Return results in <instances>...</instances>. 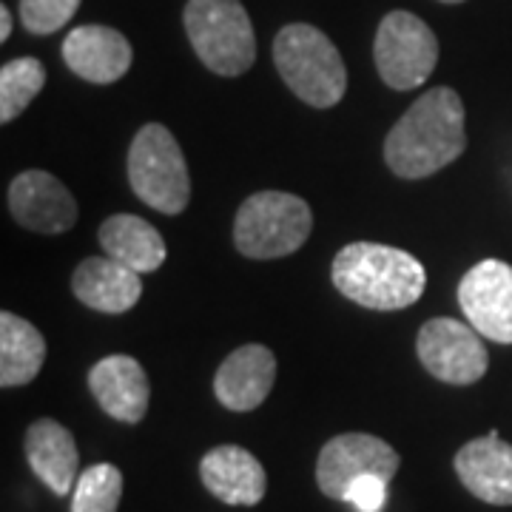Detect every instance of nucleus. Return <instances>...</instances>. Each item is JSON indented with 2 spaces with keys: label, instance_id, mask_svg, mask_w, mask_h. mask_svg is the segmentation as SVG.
<instances>
[{
  "label": "nucleus",
  "instance_id": "obj_1",
  "mask_svg": "<svg viewBox=\"0 0 512 512\" xmlns=\"http://www.w3.org/2000/svg\"><path fill=\"white\" fill-rule=\"evenodd\" d=\"M467 148L464 103L453 89L424 92L384 140V163L402 180H421L456 163Z\"/></svg>",
  "mask_w": 512,
  "mask_h": 512
},
{
  "label": "nucleus",
  "instance_id": "obj_2",
  "mask_svg": "<svg viewBox=\"0 0 512 512\" xmlns=\"http://www.w3.org/2000/svg\"><path fill=\"white\" fill-rule=\"evenodd\" d=\"M333 285L350 302L370 311H402L419 302L427 271L402 248L382 242H350L333 259Z\"/></svg>",
  "mask_w": 512,
  "mask_h": 512
},
{
  "label": "nucleus",
  "instance_id": "obj_3",
  "mask_svg": "<svg viewBox=\"0 0 512 512\" xmlns=\"http://www.w3.org/2000/svg\"><path fill=\"white\" fill-rule=\"evenodd\" d=\"M274 63L285 86L313 109H333L348 92L345 60L316 26H285L274 40Z\"/></svg>",
  "mask_w": 512,
  "mask_h": 512
},
{
  "label": "nucleus",
  "instance_id": "obj_4",
  "mask_svg": "<svg viewBox=\"0 0 512 512\" xmlns=\"http://www.w3.org/2000/svg\"><path fill=\"white\" fill-rule=\"evenodd\" d=\"M311 205L288 191H259L239 205L234 245L248 259H279L311 237Z\"/></svg>",
  "mask_w": 512,
  "mask_h": 512
},
{
  "label": "nucleus",
  "instance_id": "obj_5",
  "mask_svg": "<svg viewBox=\"0 0 512 512\" xmlns=\"http://www.w3.org/2000/svg\"><path fill=\"white\" fill-rule=\"evenodd\" d=\"M185 35L214 74L239 77L254 66V26L239 0H188Z\"/></svg>",
  "mask_w": 512,
  "mask_h": 512
},
{
  "label": "nucleus",
  "instance_id": "obj_6",
  "mask_svg": "<svg viewBox=\"0 0 512 512\" xmlns=\"http://www.w3.org/2000/svg\"><path fill=\"white\" fill-rule=\"evenodd\" d=\"M128 183L140 200L160 214H180L191 200V177L177 137L160 123L137 131L128 148Z\"/></svg>",
  "mask_w": 512,
  "mask_h": 512
},
{
  "label": "nucleus",
  "instance_id": "obj_7",
  "mask_svg": "<svg viewBox=\"0 0 512 512\" xmlns=\"http://www.w3.org/2000/svg\"><path fill=\"white\" fill-rule=\"evenodd\" d=\"M373 57L382 80L396 92L419 89L439 63V40L433 29L410 12H387L379 23Z\"/></svg>",
  "mask_w": 512,
  "mask_h": 512
},
{
  "label": "nucleus",
  "instance_id": "obj_8",
  "mask_svg": "<svg viewBox=\"0 0 512 512\" xmlns=\"http://www.w3.org/2000/svg\"><path fill=\"white\" fill-rule=\"evenodd\" d=\"M399 464H402L399 453L379 436L345 433L322 447L316 458V484L328 498L345 501L353 481H359L362 476H379L390 481L399 473Z\"/></svg>",
  "mask_w": 512,
  "mask_h": 512
},
{
  "label": "nucleus",
  "instance_id": "obj_9",
  "mask_svg": "<svg viewBox=\"0 0 512 512\" xmlns=\"http://www.w3.org/2000/svg\"><path fill=\"white\" fill-rule=\"evenodd\" d=\"M416 350L427 373L444 384H476L490 367L481 333L447 316L421 325Z\"/></svg>",
  "mask_w": 512,
  "mask_h": 512
},
{
  "label": "nucleus",
  "instance_id": "obj_10",
  "mask_svg": "<svg viewBox=\"0 0 512 512\" xmlns=\"http://www.w3.org/2000/svg\"><path fill=\"white\" fill-rule=\"evenodd\" d=\"M458 305L467 322L498 345H512V265L484 259L458 285Z\"/></svg>",
  "mask_w": 512,
  "mask_h": 512
},
{
  "label": "nucleus",
  "instance_id": "obj_11",
  "mask_svg": "<svg viewBox=\"0 0 512 512\" xmlns=\"http://www.w3.org/2000/svg\"><path fill=\"white\" fill-rule=\"evenodd\" d=\"M9 211L18 225L35 234H63L77 222L72 191L49 171H23L9 185Z\"/></svg>",
  "mask_w": 512,
  "mask_h": 512
},
{
  "label": "nucleus",
  "instance_id": "obj_12",
  "mask_svg": "<svg viewBox=\"0 0 512 512\" xmlns=\"http://www.w3.org/2000/svg\"><path fill=\"white\" fill-rule=\"evenodd\" d=\"M63 60L80 80L109 86L131 69V43L111 26H77L63 40Z\"/></svg>",
  "mask_w": 512,
  "mask_h": 512
},
{
  "label": "nucleus",
  "instance_id": "obj_13",
  "mask_svg": "<svg viewBox=\"0 0 512 512\" xmlns=\"http://www.w3.org/2000/svg\"><path fill=\"white\" fill-rule=\"evenodd\" d=\"M458 481L493 507H512V444L490 430L481 439L467 441L456 453Z\"/></svg>",
  "mask_w": 512,
  "mask_h": 512
},
{
  "label": "nucleus",
  "instance_id": "obj_14",
  "mask_svg": "<svg viewBox=\"0 0 512 512\" xmlns=\"http://www.w3.org/2000/svg\"><path fill=\"white\" fill-rule=\"evenodd\" d=\"M89 390L103 407V413H109L114 421L137 424L148 413L151 384L143 365L134 356L114 353L100 359L89 370Z\"/></svg>",
  "mask_w": 512,
  "mask_h": 512
},
{
  "label": "nucleus",
  "instance_id": "obj_15",
  "mask_svg": "<svg viewBox=\"0 0 512 512\" xmlns=\"http://www.w3.org/2000/svg\"><path fill=\"white\" fill-rule=\"evenodd\" d=\"M200 478L208 493L231 507H254L268 490V476L259 458L237 444L208 450L200 461Z\"/></svg>",
  "mask_w": 512,
  "mask_h": 512
},
{
  "label": "nucleus",
  "instance_id": "obj_16",
  "mask_svg": "<svg viewBox=\"0 0 512 512\" xmlns=\"http://www.w3.org/2000/svg\"><path fill=\"white\" fill-rule=\"evenodd\" d=\"M276 382V356L265 345H242L225 356L214 376V393L222 407L248 413L268 399Z\"/></svg>",
  "mask_w": 512,
  "mask_h": 512
},
{
  "label": "nucleus",
  "instance_id": "obj_17",
  "mask_svg": "<svg viewBox=\"0 0 512 512\" xmlns=\"http://www.w3.org/2000/svg\"><path fill=\"white\" fill-rule=\"evenodd\" d=\"M72 291L92 311L126 313L140 302L143 282L137 271L103 254L89 256L74 268Z\"/></svg>",
  "mask_w": 512,
  "mask_h": 512
},
{
  "label": "nucleus",
  "instance_id": "obj_18",
  "mask_svg": "<svg viewBox=\"0 0 512 512\" xmlns=\"http://www.w3.org/2000/svg\"><path fill=\"white\" fill-rule=\"evenodd\" d=\"M26 458L29 467L52 493L60 495L74 493L77 484V444L74 436L55 419H40L26 430Z\"/></svg>",
  "mask_w": 512,
  "mask_h": 512
},
{
  "label": "nucleus",
  "instance_id": "obj_19",
  "mask_svg": "<svg viewBox=\"0 0 512 512\" xmlns=\"http://www.w3.org/2000/svg\"><path fill=\"white\" fill-rule=\"evenodd\" d=\"M100 245H103V254L123 262L137 274H154L168 254L163 234L151 222L134 214H114L103 222Z\"/></svg>",
  "mask_w": 512,
  "mask_h": 512
},
{
  "label": "nucleus",
  "instance_id": "obj_20",
  "mask_svg": "<svg viewBox=\"0 0 512 512\" xmlns=\"http://www.w3.org/2000/svg\"><path fill=\"white\" fill-rule=\"evenodd\" d=\"M46 362V342L40 330L12 311L0 313V384H29Z\"/></svg>",
  "mask_w": 512,
  "mask_h": 512
},
{
  "label": "nucleus",
  "instance_id": "obj_21",
  "mask_svg": "<svg viewBox=\"0 0 512 512\" xmlns=\"http://www.w3.org/2000/svg\"><path fill=\"white\" fill-rule=\"evenodd\" d=\"M46 83V69L37 57H18L0 69V123H12L35 100Z\"/></svg>",
  "mask_w": 512,
  "mask_h": 512
},
{
  "label": "nucleus",
  "instance_id": "obj_22",
  "mask_svg": "<svg viewBox=\"0 0 512 512\" xmlns=\"http://www.w3.org/2000/svg\"><path fill=\"white\" fill-rule=\"evenodd\" d=\"M123 498V473L114 464L83 470L72 493V512H117Z\"/></svg>",
  "mask_w": 512,
  "mask_h": 512
},
{
  "label": "nucleus",
  "instance_id": "obj_23",
  "mask_svg": "<svg viewBox=\"0 0 512 512\" xmlns=\"http://www.w3.org/2000/svg\"><path fill=\"white\" fill-rule=\"evenodd\" d=\"M77 9L80 0H20V20L32 35H52L74 18Z\"/></svg>",
  "mask_w": 512,
  "mask_h": 512
},
{
  "label": "nucleus",
  "instance_id": "obj_24",
  "mask_svg": "<svg viewBox=\"0 0 512 512\" xmlns=\"http://www.w3.org/2000/svg\"><path fill=\"white\" fill-rule=\"evenodd\" d=\"M387 484L390 481L379 476H362L359 481H353L345 501H350L359 512H379L387 498Z\"/></svg>",
  "mask_w": 512,
  "mask_h": 512
},
{
  "label": "nucleus",
  "instance_id": "obj_25",
  "mask_svg": "<svg viewBox=\"0 0 512 512\" xmlns=\"http://www.w3.org/2000/svg\"><path fill=\"white\" fill-rule=\"evenodd\" d=\"M12 35V12L9 6H0V40H9Z\"/></svg>",
  "mask_w": 512,
  "mask_h": 512
},
{
  "label": "nucleus",
  "instance_id": "obj_26",
  "mask_svg": "<svg viewBox=\"0 0 512 512\" xmlns=\"http://www.w3.org/2000/svg\"><path fill=\"white\" fill-rule=\"evenodd\" d=\"M441 3H464V0H441Z\"/></svg>",
  "mask_w": 512,
  "mask_h": 512
}]
</instances>
